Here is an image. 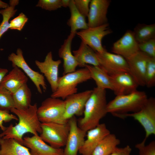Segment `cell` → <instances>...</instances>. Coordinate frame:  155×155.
Returning <instances> with one entry per match:
<instances>
[{
  "label": "cell",
  "mask_w": 155,
  "mask_h": 155,
  "mask_svg": "<svg viewBox=\"0 0 155 155\" xmlns=\"http://www.w3.org/2000/svg\"><path fill=\"white\" fill-rule=\"evenodd\" d=\"M23 145L29 148L32 155H63V149L46 144L38 135L23 138Z\"/></svg>",
  "instance_id": "obj_18"
},
{
  "label": "cell",
  "mask_w": 155,
  "mask_h": 155,
  "mask_svg": "<svg viewBox=\"0 0 155 155\" xmlns=\"http://www.w3.org/2000/svg\"><path fill=\"white\" fill-rule=\"evenodd\" d=\"M10 112L0 110V128L4 131L6 127L3 125V122H8L12 120H18V117L14 115L10 114Z\"/></svg>",
  "instance_id": "obj_37"
},
{
  "label": "cell",
  "mask_w": 155,
  "mask_h": 155,
  "mask_svg": "<svg viewBox=\"0 0 155 155\" xmlns=\"http://www.w3.org/2000/svg\"><path fill=\"white\" fill-rule=\"evenodd\" d=\"M91 79L88 69L86 67L59 77L55 91L51 97L61 98L64 100L66 97L77 93V85Z\"/></svg>",
  "instance_id": "obj_4"
},
{
  "label": "cell",
  "mask_w": 155,
  "mask_h": 155,
  "mask_svg": "<svg viewBox=\"0 0 155 155\" xmlns=\"http://www.w3.org/2000/svg\"><path fill=\"white\" fill-rule=\"evenodd\" d=\"M8 72V70L5 68L0 67V84L4 77Z\"/></svg>",
  "instance_id": "obj_39"
},
{
  "label": "cell",
  "mask_w": 155,
  "mask_h": 155,
  "mask_svg": "<svg viewBox=\"0 0 155 155\" xmlns=\"http://www.w3.org/2000/svg\"><path fill=\"white\" fill-rule=\"evenodd\" d=\"M71 0H61V7H69Z\"/></svg>",
  "instance_id": "obj_40"
},
{
  "label": "cell",
  "mask_w": 155,
  "mask_h": 155,
  "mask_svg": "<svg viewBox=\"0 0 155 155\" xmlns=\"http://www.w3.org/2000/svg\"><path fill=\"white\" fill-rule=\"evenodd\" d=\"M120 140L113 134L104 137L94 150L92 155H110L120 144Z\"/></svg>",
  "instance_id": "obj_26"
},
{
  "label": "cell",
  "mask_w": 155,
  "mask_h": 155,
  "mask_svg": "<svg viewBox=\"0 0 155 155\" xmlns=\"http://www.w3.org/2000/svg\"><path fill=\"white\" fill-rule=\"evenodd\" d=\"M37 104L31 105L26 109L19 110L15 108L10 111L16 115L19 120L15 125L11 124L0 134V138L13 139L23 145V136L27 133L38 135L42 132L41 123L37 115Z\"/></svg>",
  "instance_id": "obj_1"
},
{
  "label": "cell",
  "mask_w": 155,
  "mask_h": 155,
  "mask_svg": "<svg viewBox=\"0 0 155 155\" xmlns=\"http://www.w3.org/2000/svg\"><path fill=\"white\" fill-rule=\"evenodd\" d=\"M132 149L129 145L123 148L117 147L110 155H130Z\"/></svg>",
  "instance_id": "obj_38"
},
{
  "label": "cell",
  "mask_w": 155,
  "mask_h": 155,
  "mask_svg": "<svg viewBox=\"0 0 155 155\" xmlns=\"http://www.w3.org/2000/svg\"><path fill=\"white\" fill-rule=\"evenodd\" d=\"M99 66L109 75L129 72L126 60L122 56L105 50L101 53L96 52Z\"/></svg>",
  "instance_id": "obj_9"
},
{
  "label": "cell",
  "mask_w": 155,
  "mask_h": 155,
  "mask_svg": "<svg viewBox=\"0 0 155 155\" xmlns=\"http://www.w3.org/2000/svg\"><path fill=\"white\" fill-rule=\"evenodd\" d=\"M8 4L0 0V8L5 9L8 6Z\"/></svg>",
  "instance_id": "obj_41"
},
{
  "label": "cell",
  "mask_w": 155,
  "mask_h": 155,
  "mask_svg": "<svg viewBox=\"0 0 155 155\" xmlns=\"http://www.w3.org/2000/svg\"><path fill=\"white\" fill-rule=\"evenodd\" d=\"M110 0H91L87 23L88 27L99 26L108 23L107 14Z\"/></svg>",
  "instance_id": "obj_14"
},
{
  "label": "cell",
  "mask_w": 155,
  "mask_h": 155,
  "mask_svg": "<svg viewBox=\"0 0 155 155\" xmlns=\"http://www.w3.org/2000/svg\"><path fill=\"white\" fill-rule=\"evenodd\" d=\"M138 121L144 128L145 132V139L146 140L150 135L155 134V99L151 97L148 99L138 111L126 114Z\"/></svg>",
  "instance_id": "obj_8"
},
{
  "label": "cell",
  "mask_w": 155,
  "mask_h": 155,
  "mask_svg": "<svg viewBox=\"0 0 155 155\" xmlns=\"http://www.w3.org/2000/svg\"><path fill=\"white\" fill-rule=\"evenodd\" d=\"M76 32H70L58 51L59 57L63 61V75L75 71L78 66V62L71 51L72 42Z\"/></svg>",
  "instance_id": "obj_20"
},
{
  "label": "cell",
  "mask_w": 155,
  "mask_h": 155,
  "mask_svg": "<svg viewBox=\"0 0 155 155\" xmlns=\"http://www.w3.org/2000/svg\"><path fill=\"white\" fill-rule=\"evenodd\" d=\"M145 86L151 88L155 85V58L149 57L145 74Z\"/></svg>",
  "instance_id": "obj_31"
},
{
  "label": "cell",
  "mask_w": 155,
  "mask_h": 155,
  "mask_svg": "<svg viewBox=\"0 0 155 155\" xmlns=\"http://www.w3.org/2000/svg\"><path fill=\"white\" fill-rule=\"evenodd\" d=\"M70 16L67 24L70 28V32L76 33L79 30H83L88 28L86 18L82 16L75 7L73 0H71L69 7Z\"/></svg>",
  "instance_id": "obj_27"
},
{
  "label": "cell",
  "mask_w": 155,
  "mask_h": 155,
  "mask_svg": "<svg viewBox=\"0 0 155 155\" xmlns=\"http://www.w3.org/2000/svg\"><path fill=\"white\" fill-rule=\"evenodd\" d=\"M87 139L79 151L81 155H92L96 146L106 136L110 133L105 123L99 124L96 127L88 131Z\"/></svg>",
  "instance_id": "obj_17"
},
{
  "label": "cell",
  "mask_w": 155,
  "mask_h": 155,
  "mask_svg": "<svg viewBox=\"0 0 155 155\" xmlns=\"http://www.w3.org/2000/svg\"><path fill=\"white\" fill-rule=\"evenodd\" d=\"M139 51L149 56L155 58V38L138 44Z\"/></svg>",
  "instance_id": "obj_33"
},
{
  "label": "cell",
  "mask_w": 155,
  "mask_h": 155,
  "mask_svg": "<svg viewBox=\"0 0 155 155\" xmlns=\"http://www.w3.org/2000/svg\"><path fill=\"white\" fill-rule=\"evenodd\" d=\"M14 108L19 110H26L31 105L32 93L27 83L12 93Z\"/></svg>",
  "instance_id": "obj_25"
},
{
  "label": "cell",
  "mask_w": 155,
  "mask_h": 155,
  "mask_svg": "<svg viewBox=\"0 0 155 155\" xmlns=\"http://www.w3.org/2000/svg\"><path fill=\"white\" fill-rule=\"evenodd\" d=\"M0 155H32L28 148L13 139L0 138Z\"/></svg>",
  "instance_id": "obj_24"
},
{
  "label": "cell",
  "mask_w": 155,
  "mask_h": 155,
  "mask_svg": "<svg viewBox=\"0 0 155 155\" xmlns=\"http://www.w3.org/2000/svg\"><path fill=\"white\" fill-rule=\"evenodd\" d=\"M91 0H73L74 4L79 12L85 18L87 17Z\"/></svg>",
  "instance_id": "obj_36"
},
{
  "label": "cell",
  "mask_w": 155,
  "mask_h": 155,
  "mask_svg": "<svg viewBox=\"0 0 155 155\" xmlns=\"http://www.w3.org/2000/svg\"><path fill=\"white\" fill-rule=\"evenodd\" d=\"M40 137L52 147L60 148L65 146L69 131L68 122L65 124L41 123Z\"/></svg>",
  "instance_id": "obj_6"
},
{
  "label": "cell",
  "mask_w": 155,
  "mask_h": 155,
  "mask_svg": "<svg viewBox=\"0 0 155 155\" xmlns=\"http://www.w3.org/2000/svg\"><path fill=\"white\" fill-rule=\"evenodd\" d=\"M35 62L50 84L52 93L55 92L57 87L59 67L61 63V61L53 60L52 53L50 51L46 55L43 61L36 60Z\"/></svg>",
  "instance_id": "obj_13"
},
{
  "label": "cell",
  "mask_w": 155,
  "mask_h": 155,
  "mask_svg": "<svg viewBox=\"0 0 155 155\" xmlns=\"http://www.w3.org/2000/svg\"><path fill=\"white\" fill-rule=\"evenodd\" d=\"M65 109L64 100L50 97L43 100L38 108L37 115L41 123H66L68 121L63 118Z\"/></svg>",
  "instance_id": "obj_5"
},
{
  "label": "cell",
  "mask_w": 155,
  "mask_h": 155,
  "mask_svg": "<svg viewBox=\"0 0 155 155\" xmlns=\"http://www.w3.org/2000/svg\"><path fill=\"white\" fill-rule=\"evenodd\" d=\"M78 64L80 67H85L88 64L99 66L96 52L88 45L81 42L79 48L73 51Z\"/></svg>",
  "instance_id": "obj_22"
},
{
  "label": "cell",
  "mask_w": 155,
  "mask_h": 155,
  "mask_svg": "<svg viewBox=\"0 0 155 155\" xmlns=\"http://www.w3.org/2000/svg\"><path fill=\"white\" fill-rule=\"evenodd\" d=\"M139 51L138 43L133 31L128 30L119 39L115 42L112 47L113 53L119 55L126 60Z\"/></svg>",
  "instance_id": "obj_15"
},
{
  "label": "cell",
  "mask_w": 155,
  "mask_h": 155,
  "mask_svg": "<svg viewBox=\"0 0 155 155\" xmlns=\"http://www.w3.org/2000/svg\"><path fill=\"white\" fill-rule=\"evenodd\" d=\"M106 89L94 88L86 104L84 116L77 121L78 126L87 132L100 124L107 113Z\"/></svg>",
  "instance_id": "obj_2"
},
{
  "label": "cell",
  "mask_w": 155,
  "mask_h": 155,
  "mask_svg": "<svg viewBox=\"0 0 155 155\" xmlns=\"http://www.w3.org/2000/svg\"><path fill=\"white\" fill-rule=\"evenodd\" d=\"M148 98L145 92L137 90L128 94L116 96L107 103V113L124 119L129 113H135L139 111Z\"/></svg>",
  "instance_id": "obj_3"
},
{
  "label": "cell",
  "mask_w": 155,
  "mask_h": 155,
  "mask_svg": "<svg viewBox=\"0 0 155 155\" xmlns=\"http://www.w3.org/2000/svg\"><path fill=\"white\" fill-rule=\"evenodd\" d=\"M13 108L12 93L0 84V110L10 112Z\"/></svg>",
  "instance_id": "obj_30"
},
{
  "label": "cell",
  "mask_w": 155,
  "mask_h": 155,
  "mask_svg": "<svg viewBox=\"0 0 155 155\" xmlns=\"http://www.w3.org/2000/svg\"><path fill=\"white\" fill-rule=\"evenodd\" d=\"M19 3L18 0H10L8 7L0 10V14L3 18L2 21L0 24V38L9 29V20L17 12V10L15 9V7Z\"/></svg>",
  "instance_id": "obj_29"
},
{
  "label": "cell",
  "mask_w": 155,
  "mask_h": 155,
  "mask_svg": "<svg viewBox=\"0 0 155 155\" xmlns=\"http://www.w3.org/2000/svg\"><path fill=\"white\" fill-rule=\"evenodd\" d=\"M28 18L22 12L11 20L9 22V29L21 31L27 22Z\"/></svg>",
  "instance_id": "obj_34"
},
{
  "label": "cell",
  "mask_w": 155,
  "mask_h": 155,
  "mask_svg": "<svg viewBox=\"0 0 155 155\" xmlns=\"http://www.w3.org/2000/svg\"><path fill=\"white\" fill-rule=\"evenodd\" d=\"M85 67L89 70L91 78L95 81L97 87L113 91V84L110 75L100 66L86 65Z\"/></svg>",
  "instance_id": "obj_23"
},
{
  "label": "cell",
  "mask_w": 155,
  "mask_h": 155,
  "mask_svg": "<svg viewBox=\"0 0 155 155\" xmlns=\"http://www.w3.org/2000/svg\"><path fill=\"white\" fill-rule=\"evenodd\" d=\"M92 90H88L69 95L64 100L65 109L63 119L68 121L75 115L80 116L84 114L86 104Z\"/></svg>",
  "instance_id": "obj_12"
},
{
  "label": "cell",
  "mask_w": 155,
  "mask_h": 155,
  "mask_svg": "<svg viewBox=\"0 0 155 155\" xmlns=\"http://www.w3.org/2000/svg\"><path fill=\"white\" fill-rule=\"evenodd\" d=\"M36 6L49 11L55 10L61 7V0H39Z\"/></svg>",
  "instance_id": "obj_35"
},
{
  "label": "cell",
  "mask_w": 155,
  "mask_h": 155,
  "mask_svg": "<svg viewBox=\"0 0 155 155\" xmlns=\"http://www.w3.org/2000/svg\"><path fill=\"white\" fill-rule=\"evenodd\" d=\"M8 59L11 62L13 67L17 66L23 71L34 83L39 93H42L41 87L44 91L46 90V85L44 76L29 67L25 60L23 52L20 48L17 49L16 53H12L10 54Z\"/></svg>",
  "instance_id": "obj_10"
},
{
  "label": "cell",
  "mask_w": 155,
  "mask_h": 155,
  "mask_svg": "<svg viewBox=\"0 0 155 155\" xmlns=\"http://www.w3.org/2000/svg\"><path fill=\"white\" fill-rule=\"evenodd\" d=\"M149 57L146 54L139 51L126 60L129 66V73L138 86H145V74Z\"/></svg>",
  "instance_id": "obj_16"
},
{
  "label": "cell",
  "mask_w": 155,
  "mask_h": 155,
  "mask_svg": "<svg viewBox=\"0 0 155 155\" xmlns=\"http://www.w3.org/2000/svg\"><path fill=\"white\" fill-rule=\"evenodd\" d=\"M110 76L113 84V91L116 96L128 94L137 90L139 86L129 72Z\"/></svg>",
  "instance_id": "obj_19"
},
{
  "label": "cell",
  "mask_w": 155,
  "mask_h": 155,
  "mask_svg": "<svg viewBox=\"0 0 155 155\" xmlns=\"http://www.w3.org/2000/svg\"><path fill=\"white\" fill-rule=\"evenodd\" d=\"M13 68L3 78L0 84L12 93L26 84L28 78L22 70L17 66Z\"/></svg>",
  "instance_id": "obj_21"
},
{
  "label": "cell",
  "mask_w": 155,
  "mask_h": 155,
  "mask_svg": "<svg viewBox=\"0 0 155 155\" xmlns=\"http://www.w3.org/2000/svg\"><path fill=\"white\" fill-rule=\"evenodd\" d=\"M69 131L63 155H77L83 145L87 132L78 126L76 117L73 116L68 121Z\"/></svg>",
  "instance_id": "obj_11"
},
{
  "label": "cell",
  "mask_w": 155,
  "mask_h": 155,
  "mask_svg": "<svg viewBox=\"0 0 155 155\" xmlns=\"http://www.w3.org/2000/svg\"><path fill=\"white\" fill-rule=\"evenodd\" d=\"M145 139L141 142L137 144L135 147L139 151V155H155V142L153 141L146 145Z\"/></svg>",
  "instance_id": "obj_32"
},
{
  "label": "cell",
  "mask_w": 155,
  "mask_h": 155,
  "mask_svg": "<svg viewBox=\"0 0 155 155\" xmlns=\"http://www.w3.org/2000/svg\"><path fill=\"white\" fill-rule=\"evenodd\" d=\"M108 23L96 27H88L77 32L76 34L82 41L95 52L101 53L106 50L102 44V40L106 36L111 34Z\"/></svg>",
  "instance_id": "obj_7"
},
{
  "label": "cell",
  "mask_w": 155,
  "mask_h": 155,
  "mask_svg": "<svg viewBox=\"0 0 155 155\" xmlns=\"http://www.w3.org/2000/svg\"><path fill=\"white\" fill-rule=\"evenodd\" d=\"M133 32L138 44L155 38V24H138Z\"/></svg>",
  "instance_id": "obj_28"
}]
</instances>
